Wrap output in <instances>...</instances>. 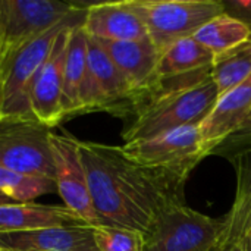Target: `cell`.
<instances>
[{"mask_svg":"<svg viewBox=\"0 0 251 251\" xmlns=\"http://www.w3.org/2000/svg\"><path fill=\"white\" fill-rule=\"evenodd\" d=\"M193 37L215 56L249 41L251 29L244 22L224 12L204 24Z\"/></svg>","mask_w":251,"mask_h":251,"instance_id":"21","label":"cell"},{"mask_svg":"<svg viewBox=\"0 0 251 251\" xmlns=\"http://www.w3.org/2000/svg\"><path fill=\"white\" fill-rule=\"evenodd\" d=\"M0 193L12 203H34L44 194L57 193V188L51 178L0 168Z\"/></svg>","mask_w":251,"mask_h":251,"instance_id":"22","label":"cell"},{"mask_svg":"<svg viewBox=\"0 0 251 251\" xmlns=\"http://www.w3.org/2000/svg\"><path fill=\"white\" fill-rule=\"evenodd\" d=\"M0 246L6 251H97L93 226L85 224L1 232Z\"/></svg>","mask_w":251,"mask_h":251,"instance_id":"13","label":"cell"},{"mask_svg":"<svg viewBox=\"0 0 251 251\" xmlns=\"http://www.w3.org/2000/svg\"><path fill=\"white\" fill-rule=\"evenodd\" d=\"M82 29L88 37L106 41L149 38L143 21L132 10L128 0L87 4Z\"/></svg>","mask_w":251,"mask_h":251,"instance_id":"14","label":"cell"},{"mask_svg":"<svg viewBox=\"0 0 251 251\" xmlns=\"http://www.w3.org/2000/svg\"><path fill=\"white\" fill-rule=\"evenodd\" d=\"M79 154L99 225L146 235L163 212L184 203L185 178L140 166L121 146L79 141Z\"/></svg>","mask_w":251,"mask_h":251,"instance_id":"1","label":"cell"},{"mask_svg":"<svg viewBox=\"0 0 251 251\" xmlns=\"http://www.w3.org/2000/svg\"><path fill=\"white\" fill-rule=\"evenodd\" d=\"M210 68L178 76L154 78L134 91L116 115L125 122L124 141L146 140L181 126L200 125L219 97Z\"/></svg>","mask_w":251,"mask_h":251,"instance_id":"2","label":"cell"},{"mask_svg":"<svg viewBox=\"0 0 251 251\" xmlns=\"http://www.w3.org/2000/svg\"><path fill=\"white\" fill-rule=\"evenodd\" d=\"M76 6L60 0H0V74L22 47L62 22Z\"/></svg>","mask_w":251,"mask_h":251,"instance_id":"5","label":"cell"},{"mask_svg":"<svg viewBox=\"0 0 251 251\" xmlns=\"http://www.w3.org/2000/svg\"><path fill=\"white\" fill-rule=\"evenodd\" d=\"M54 182L65 207L75 213L84 224L97 226V215L94 212L85 169L79 154V140L68 134H54L50 137Z\"/></svg>","mask_w":251,"mask_h":251,"instance_id":"9","label":"cell"},{"mask_svg":"<svg viewBox=\"0 0 251 251\" xmlns=\"http://www.w3.org/2000/svg\"><path fill=\"white\" fill-rule=\"evenodd\" d=\"M87 54H88V35L84 32L82 25H78L71 31L65 68H63V94H62L63 121L82 115L81 94L87 76Z\"/></svg>","mask_w":251,"mask_h":251,"instance_id":"18","label":"cell"},{"mask_svg":"<svg viewBox=\"0 0 251 251\" xmlns=\"http://www.w3.org/2000/svg\"><path fill=\"white\" fill-rule=\"evenodd\" d=\"M93 231L97 251H144L146 238L141 232L104 225L93 226Z\"/></svg>","mask_w":251,"mask_h":251,"instance_id":"23","label":"cell"},{"mask_svg":"<svg viewBox=\"0 0 251 251\" xmlns=\"http://www.w3.org/2000/svg\"><path fill=\"white\" fill-rule=\"evenodd\" d=\"M132 90L96 38L88 37L87 76L82 87V115L107 112L116 116Z\"/></svg>","mask_w":251,"mask_h":251,"instance_id":"10","label":"cell"},{"mask_svg":"<svg viewBox=\"0 0 251 251\" xmlns=\"http://www.w3.org/2000/svg\"><path fill=\"white\" fill-rule=\"evenodd\" d=\"M97 41L121 71L132 93L141 90L156 78L160 51L150 38L132 41Z\"/></svg>","mask_w":251,"mask_h":251,"instance_id":"15","label":"cell"},{"mask_svg":"<svg viewBox=\"0 0 251 251\" xmlns=\"http://www.w3.org/2000/svg\"><path fill=\"white\" fill-rule=\"evenodd\" d=\"M143 21L159 51L178 40L193 37L204 24L224 13L221 0H128Z\"/></svg>","mask_w":251,"mask_h":251,"instance_id":"4","label":"cell"},{"mask_svg":"<svg viewBox=\"0 0 251 251\" xmlns=\"http://www.w3.org/2000/svg\"><path fill=\"white\" fill-rule=\"evenodd\" d=\"M210 74L219 97L246 81L251 75V38L215 54Z\"/></svg>","mask_w":251,"mask_h":251,"instance_id":"20","label":"cell"},{"mask_svg":"<svg viewBox=\"0 0 251 251\" xmlns=\"http://www.w3.org/2000/svg\"><path fill=\"white\" fill-rule=\"evenodd\" d=\"M251 144V112L246 118V121L241 124V126L229 137L226 138L215 151L213 154L222 156L228 160H231L240 150Z\"/></svg>","mask_w":251,"mask_h":251,"instance_id":"24","label":"cell"},{"mask_svg":"<svg viewBox=\"0 0 251 251\" xmlns=\"http://www.w3.org/2000/svg\"><path fill=\"white\" fill-rule=\"evenodd\" d=\"M219 251H246L244 249V243H235V244H229L226 247H222Z\"/></svg>","mask_w":251,"mask_h":251,"instance_id":"26","label":"cell"},{"mask_svg":"<svg viewBox=\"0 0 251 251\" xmlns=\"http://www.w3.org/2000/svg\"><path fill=\"white\" fill-rule=\"evenodd\" d=\"M250 112L251 75L226 94L218 97L215 107L200 122V140L204 156H212L213 151L241 126Z\"/></svg>","mask_w":251,"mask_h":251,"instance_id":"12","label":"cell"},{"mask_svg":"<svg viewBox=\"0 0 251 251\" xmlns=\"http://www.w3.org/2000/svg\"><path fill=\"white\" fill-rule=\"evenodd\" d=\"M51 129L37 119H0V168L54 179Z\"/></svg>","mask_w":251,"mask_h":251,"instance_id":"8","label":"cell"},{"mask_svg":"<svg viewBox=\"0 0 251 251\" xmlns=\"http://www.w3.org/2000/svg\"><path fill=\"white\" fill-rule=\"evenodd\" d=\"M122 151L140 166L188 178L193 169L206 159L197 124L166 131L151 138L125 143Z\"/></svg>","mask_w":251,"mask_h":251,"instance_id":"7","label":"cell"},{"mask_svg":"<svg viewBox=\"0 0 251 251\" xmlns=\"http://www.w3.org/2000/svg\"><path fill=\"white\" fill-rule=\"evenodd\" d=\"M75 26L78 25L68 26L57 35L47 60L37 72L29 91V107L32 116L50 129L63 122V68L69 35Z\"/></svg>","mask_w":251,"mask_h":251,"instance_id":"11","label":"cell"},{"mask_svg":"<svg viewBox=\"0 0 251 251\" xmlns=\"http://www.w3.org/2000/svg\"><path fill=\"white\" fill-rule=\"evenodd\" d=\"M81 224L84 222L65 206L37 203L0 204V234Z\"/></svg>","mask_w":251,"mask_h":251,"instance_id":"17","label":"cell"},{"mask_svg":"<svg viewBox=\"0 0 251 251\" xmlns=\"http://www.w3.org/2000/svg\"><path fill=\"white\" fill-rule=\"evenodd\" d=\"M0 251H6V250H4V249H3V247L0 246Z\"/></svg>","mask_w":251,"mask_h":251,"instance_id":"29","label":"cell"},{"mask_svg":"<svg viewBox=\"0 0 251 251\" xmlns=\"http://www.w3.org/2000/svg\"><path fill=\"white\" fill-rule=\"evenodd\" d=\"M9 203H12L6 196H3L1 193H0V204H9Z\"/></svg>","mask_w":251,"mask_h":251,"instance_id":"28","label":"cell"},{"mask_svg":"<svg viewBox=\"0 0 251 251\" xmlns=\"http://www.w3.org/2000/svg\"><path fill=\"white\" fill-rule=\"evenodd\" d=\"M244 243V249H246V251H251V234L243 241Z\"/></svg>","mask_w":251,"mask_h":251,"instance_id":"27","label":"cell"},{"mask_svg":"<svg viewBox=\"0 0 251 251\" xmlns=\"http://www.w3.org/2000/svg\"><path fill=\"white\" fill-rule=\"evenodd\" d=\"M224 12L244 22L251 29V0H221Z\"/></svg>","mask_w":251,"mask_h":251,"instance_id":"25","label":"cell"},{"mask_svg":"<svg viewBox=\"0 0 251 251\" xmlns=\"http://www.w3.org/2000/svg\"><path fill=\"white\" fill-rule=\"evenodd\" d=\"M213 53L201 46L194 37L175 41L163 51L157 62L156 78L178 76L210 68Z\"/></svg>","mask_w":251,"mask_h":251,"instance_id":"19","label":"cell"},{"mask_svg":"<svg viewBox=\"0 0 251 251\" xmlns=\"http://www.w3.org/2000/svg\"><path fill=\"white\" fill-rule=\"evenodd\" d=\"M87 4H78L62 22L22 47L0 74V119L34 118L29 107L32 81L47 60L57 35L68 26L84 22ZM35 119V118H34Z\"/></svg>","mask_w":251,"mask_h":251,"instance_id":"3","label":"cell"},{"mask_svg":"<svg viewBox=\"0 0 251 251\" xmlns=\"http://www.w3.org/2000/svg\"><path fill=\"white\" fill-rule=\"evenodd\" d=\"M237 185L231 209L224 218V237L221 247L241 243L251 234V144L240 150L231 160Z\"/></svg>","mask_w":251,"mask_h":251,"instance_id":"16","label":"cell"},{"mask_svg":"<svg viewBox=\"0 0 251 251\" xmlns=\"http://www.w3.org/2000/svg\"><path fill=\"white\" fill-rule=\"evenodd\" d=\"M224 218L206 216L185 203L160 215L144 235V251H219Z\"/></svg>","mask_w":251,"mask_h":251,"instance_id":"6","label":"cell"}]
</instances>
